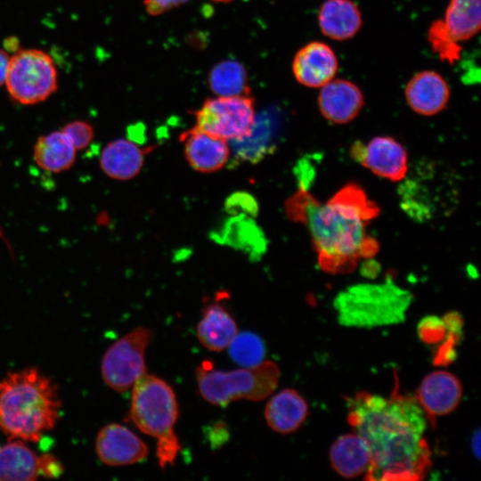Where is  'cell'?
<instances>
[{"label": "cell", "mask_w": 481, "mask_h": 481, "mask_svg": "<svg viewBox=\"0 0 481 481\" xmlns=\"http://www.w3.org/2000/svg\"><path fill=\"white\" fill-rule=\"evenodd\" d=\"M346 399L347 421L371 452L364 479H423L431 466L424 438L429 420L415 397L400 394L396 386L388 399L367 392Z\"/></svg>", "instance_id": "6da1fadb"}, {"label": "cell", "mask_w": 481, "mask_h": 481, "mask_svg": "<svg viewBox=\"0 0 481 481\" xmlns=\"http://www.w3.org/2000/svg\"><path fill=\"white\" fill-rule=\"evenodd\" d=\"M285 211L290 220L307 228L319 266L328 273H351L360 258L379 250L367 225L379 208L355 183L344 185L324 203L299 189L285 202Z\"/></svg>", "instance_id": "7a4b0ae2"}, {"label": "cell", "mask_w": 481, "mask_h": 481, "mask_svg": "<svg viewBox=\"0 0 481 481\" xmlns=\"http://www.w3.org/2000/svg\"><path fill=\"white\" fill-rule=\"evenodd\" d=\"M61 406L56 385L37 368L0 380V431L11 438L39 441L56 425Z\"/></svg>", "instance_id": "3957f363"}, {"label": "cell", "mask_w": 481, "mask_h": 481, "mask_svg": "<svg viewBox=\"0 0 481 481\" xmlns=\"http://www.w3.org/2000/svg\"><path fill=\"white\" fill-rule=\"evenodd\" d=\"M132 387L131 421L143 433L156 438L159 466H173L181 451L175 433L179 408L173 388L164 379L147 372Z\"/></svg>", "instance_id": "277c9868"}, {"label": "cell", "mask_w": 481, "mask_h": 481, "mask_svg": "<svg viewBox=\"0 0 481 481\" xmlns=\"http://www.w3.org/2000/svg\"><path fill=\"white\" fill-rule=\"evenodd\" d=\"M412 296L390 277L382 283H361L340 291L334 299L339 324L373 328L402 322Z\"/></svg>", "instance_id": "5b68a950"}, {"label": "cell", "mask_w": 481, "mask_h": 481, "mask_svg": "<svg viewBox=\"0 0 481 481\" xmlns=\"http://www.w3.org/2000/svg\"><path fill=\"white\" fill-rule=\"evenodd\" d=\"M198 389L204 400L224 407L246 399L260 402L273 394L278 386L280 370L272 361H263L249 368L217 371L203 363L196 369Z\"/></svg>", "instance_id": "8992f818"}, {"label": "cell", "mask_w": 481, "mask_h": 481, "mask_svg": "<svg viewBox=\"0 0 481 481\" xmlns=\"http://www.w3.org/2000/svg\"><path fill=\"white\" fill-rule=\"evenodd\" d=\"M4 84L16 102L23 105L42 102L58 87L54 61L42 50H19L10 57Z\"/></svg>", "instance_id": "52a82bcc"}, {"label": "cell", "mask_w": 481, "mask_h": 481, "mask_svg": "<svg viewBox=\"0 0 481 481\" xmlns=\"http://www.w3.org/2000/svg\"><path fill=\"white\" fill-rule=\"evenodd\" d=\"M151 338V330L136 327L106 350L101 372L110 388L117 392L127 391L146 372L145 351Z\"/></svg>", "instance_id": "ba28073f"}, {"label": "cell", "mask_w": 481, "mask_h": 481, "mask_svg": "<svg viewBox=\"0 0 481 481\" xmlns=\"http://www.w3.org/2000/svg\"><path fill=\"white\" fill-rule=\"evenodd\" d=\"M198 129L226 142L247 136L256 121L249 94L207 99L195 112Z\"/></svg>", "instance_id": "9c48e42d"}, {"label": "cell", "mask_w": 481, "mask_h": 481, "mask_svg": "<svg viewBox=\"0 0 481 481\" xmlns=\"http://www.w3.org/2000/svg\"><path fill=\"white\" fill-rule=\"evenodd\" d=\"M352 157L374 175L391 182L402 181L408 171L404 147L391 136L373 137L367 144L355 143Z\"/></svg>", "instance_id": "30bf717a"}, {"label": "cell", "mask_w": 481, "mask_h": 481, "mask_svg": "<svg viewBox=\"0 0 481 481\" xmlns=\"http://www.w3.org/2000/svg\"><path fill=\"white\" fill-rule=\"evenodd\" d=\"M338 59L333 48L323 41H311L300 47L291 63L298 83L319 89L336 77Z\"/></svg>", "instance_id": "8fae6325"}, {"label": "cell", "mask_w": 481, "mask_h": 481, "mask_svg": "<svg viewBox=\"0 0 481 481\" xmlns=\"http://www.w3.org/2000/svg\"><path fill=\"white\" fill-rule=\"evenodd\" d=\"M95 450L101 461L112 467L139 463L149 455L147 444L139 436L126 427L115 423L99 431Z\"/></svg>", "instance_id": "7c38bea8"}, {"label": "cell", "mask_w": 481, "mask_h": 481, "mask_svg": "<svg viewBox=\"0 0 481 481\" xmlns=\"http://www.w3.org/2000/svg\"><path fill=\"white\" fill-rule=\"evenodd\" d=\"M364 105V95L353 81L334 77L319 88L317 106L328 121L343 125L354 120Z\"/></svg>", "instance_id": "4fadbf2b"}, {"label": "cell", "mask_w": 481, "mask_h": 481, "mask_svg": "<svg viewBox=\"0 0 481 481\" xmlns=\"http://www.w3.org/2000/svg\"><path fill=\"white\" fill-rule=\"evenodd\" d=\"M462 387L456 376L445 371L427 375L419 386L415 399L434 425L435 418L452 412L459 404Z\"/></svg>", "instance_id": "5bb4252c"}, {"label": "cell", "mask_w": 481, "mask_h": 481, "mask_svg": "<svg viewBox=\"0 0 481 481\" xmlns=\"http://www.w3.org/2000/svg\"><path fill=\"white\" fill-rule=\"evenodd\" d=\"M404 97L412 110L429 117L446 108L451 91L448 82L439 72L424 69L408 80L404 87Z\"/></svg>", "instance_id": "9a60e30c"}, {"label": "cell", "mask_w": 481, "mask_h": 481, "mask_svg": "<svg viewBox=\"0 0 481 481\" xmlns=\"http://www.w3.org/2000/svg\"><path fill=\"white\" fill-rule=\"evenodd\" d=\"M184 155L189 165L200 173H213L221 169L231 155L228 143L197 127H192L180 136Z\"/></svg>", "instance_id": "2e32d148"}, {"label": "cell", "mask_w": 481, "mask_h": 481, "mask_svg": "<svg viewBox=\"0 0 481 481\" xmlns=\"http://www.w3.org/2000/svg\"><path fill=\"white\" fill-rule=\"evenodd\" d=\"M317 22L324 37L342 42L358 34L363 26V15L353 0H324L318 10Z\"/></svg>", "instance_id": "e0dca14e"}, {"label": "cell", "mask_w": 481, "mask_h": 481, "mask_svg": "<svg viewBox=\"0 0 481 481\" xmlns=\"http://www.w3.org/2000/svg\"><path fill=\"white\" fill-rule=\"evenodd\" d=\"M149 151L140 148L132 140H113L101 152L100 167L107 176L114 180H130L142 170L144 156Z\"/></svg>", "instance_id": "ac0fdd59"}, {"label": "cell", "mask_w": 481, "mask_h": 481, "mask_svg": "<svg viewBox=\"0 0 481 481\" xmlns=\"http://www.w3.org/2000/svg\"><path fill=\"white\" fill-rule=\"evenodd\" d=\"M308 406L301 395L291 388H286L267 402L264 411L267 425L280 434L296 431L306 420Z\"/></svg>", "instance_id": "d6986e66"}, {"label": "cell", "mask_w": 481, "mask_h": 481, "mask_svg": "<svg viewBox=\"0 0 481 481\" xmlns=\"http://www.w3.org/2000/svg\"><path fill=\"white\" fill-rule=\"evenodd\" d=\"M235 320L220 304L207 306L197 326V338L200 343L213 352L227 349L238 333Z\"/></svg>", "instance_id": "ffe728a7"}, {"label": "cell", "mask_w": 481, "mask_h": 481, "mask_svg": "<svg viewBox=\"0 0 481 481\" xmlns=\"http://www.w3.org/2000/svg\"><path fill=\"white\" fill-rule=\"evenodd\" d=\"M77 151L61 129L37 138L33 147V159L41 169L58 174L72 167L77 159Z\"/></svg>", "instance_id": "44dd1931"}, {"label": "cell", "mask_w": 481, "mask_h": 481, "mask_svg": "<svg viewBox=\"0 0 481 481\" xmlns=\"http://www.w3.org/2000/svg\"><path fill=\"white\" fill-rule=\"evenodd\" d=\"M330 461L337 473L352 478L367 471L371 452L367 443L358 434H346L332 444Z\"/></svg>", "instance_id": "7402d4cb"}, {"label": "cell", "mask_w": 481, "mask_h": 481, "mask_svg": "<svg viewBox=\"0 0 481 481\" xmlns=\"http://www.w3.org/2000/svg\"><path fill=\"white\" fill-rule=\"evenodd\" d=\"M40 477V456L23 440L12 438L0 447V480L31 481Z\"/></svg>", "instance_id": "603a6c76"}, {"label": "cell", "mask_w": 481, "mask_h": 481, "mask_svg": "<svg viewBox=\"0 0 481 481\" xmlns=\"http://www.w3.org/2000/svg\"><path fill=\"white\" fill-rule=\"evenodd\" d=\"M443 20L460 43L473 38L481 27V0H449Z\"/></svg>", "instance_id": "cb8c5ba5"}, {"label": "cell", "mask_w": 481, "mask_h": 481, "mask_svg": "<svg viewBox=\"0 0 481 481\" xmlns=\"http://www.w3.org/2000/svg\"><path fill=\"white\" fill-rule=\"evenodd\" d=\"M219 240L225 244L236 247L249 253L253 257H259L265 250V240L260 229L245 214L231 218L220 232Z\"/></svg>", "instance_id": "d4e9b609"}, {"label": "cell", "mask_w": 481, "mask_h": 481, "mask_svg": "<svg viewBox=\"0 0 481 481\" xmlns=\"http://www.w3.org/2000/svg\"><path fill=\"white\" fill-rule=\"evenodd\" d=\"M208 82L216 95L249 94L246 69L236 61L227 60L217 63L209 73Z\"/></svg>", "instance_id": "484cf974"}, {"label": "cell", "mask_w": 481, "mask_h": 481, "mask_svg": "<svg viewBox=\"0 0 481 481\" xmlns=\"http://www.w3.org/2000/svg\"><path fill=\"white\" fill-rule=\"evenodd\" d=\"M231 145L238 161L257 163L274 151L276 136L269 126H257L255 121L250 133L239 140L231 141Z\"/></svg>", "instance_id": "4316f807"}, {"label": "cell", "mask_w": 481, "mask_h": 481, "mask_svg": "<svg viewBox=\"0 0 481 481\" xmlns=\"http://www.w3.org/2000/svg\"><path fill=\"white\" fill-rule=\"evenodd\" d=\"M231 358L241 367H254L264 361L265 347L263 340L249 331L238 332L228 346Z\"/></svg>", "instance_id": "83f0119b"}, {"label": "cell", "mask_w": 481, "mask_h": 481, "mask_svg": "<svg viewBox=\"0 0 481 481\" xmlns=\"http://www.w3.org/2000/svg\"><path fill=\"white\" fill-rule=\"evenodd\" d=\"M427 39L431 50L440 61L452 65L460 60L462 49L461 43L452 35L443 19L430 23Z\"/></svg>", "instance_id": "f1b7e54d"}, {"label": "cell", "mask_w": 481, "mask_h": 481, "mask_svg": "<svg viewBox=\"0 0 481 481\" xmlns=\"http://www.w3.org/2000/svg\"><path fill=\"white\" fill-rule=\"evenodd\" d=\"M61 130L69 138L77 151L86 149L94 138V127L84 120L69 122Z\"/></svg>", "instance_id": "f546056e"}, {"label": "cell", "mask_w": 481, "mask_h": 481, "mask_svg": "<svg viewBox=\"0 0 481 481\" xmlns=\"http://www.w3.org/2000/svg\"><path fill=\"white\" fill-rule=\"evenodd\" d=\"M418 333L425 343L436 344L445 339L447 328L444 319L436 316H428L420 322Z\"/></svg>", "instance_id": "4dcf8cb0"}, {"label": "cell", "mask_w": 481, "mask_h": 481, "mask_svg": "<svg viewBox=\"0 0 481 481\" xmlns=\"http://www.w3.org/2000/svg\"><path fill=\"white\" fill-rule=\"evenodd\" d=\"M227 210L231 213L255 215L257 212V205L254 199L246 193H237L232 195L226 203Z\"/></svg>", "instance_id": "1f68e13d"}, {"label": "cell", "mask_w": 481, "mask_h": 481, "mask_svg": "<svg viewBox=\"0 0 481 481\" xmlns=\"http://www.w3.org/2000/svg\"><path fill=\"white\" fill-rule=\"evenodd\" d=\"M189 0H143L145 11L151 16H158L175 8Z\"/></svg>", "instance_id": "d6a6232c"}, {"label": "cell", "mask_w": 481, "mask_h": 481, "mask_svg": "<svg viewBox=\"0 0 481 481\" xmlns=\"http://www.w3.org/2000/svg\"><path fill=\"white\" fill-rule=\"evenodd\" d=\"M63 472V466L53 455L46 453L40 456V476L58 477Z\"/></svg>", "instance_id": "836d02e7"}, {"label": "cell", "mask_w": 481, "mask_h": 481, "mask_svg": "<svg viewBox=\"0 0 481 481\" xmlns=\"http://www.w3.org/2000/svg\"><path fill=\"white\" fill-rule=\"evenodd\" d=\"M10 57L7 53L0 49V86L5 82Z\"/></svg>", "instance_id": "e575fe53"}, {"label": "cell", "mask_w": 481, "mask_h": 481, "mask_svg": "<svg viewBox=\"0 0 481 481\" xmlns=\"http://www.w3.org/2000/svg\"><path fill=\"white\" fill-rule=\"evenodd\" d=\"M471 447L477 458L479 459L480 458V429L479 428L473 434V436L471 438Z\"/></svg>", "instance_id": "d590c367"}, {"label": "cell", "mask_w": 481, "mask_h": 481, "mask_svg": "<svg viewBox=\"0 0 481 481\" xmlns=\"http://www.w3.org/2000/svg\"><path fill=\"white\" fill-rule=\"evenodd\" d=\"M215 2H218V3H229V2H232L233 0H213Z\"/></svg>", "instance_id": "8d00e7d4"}]
</instances>
